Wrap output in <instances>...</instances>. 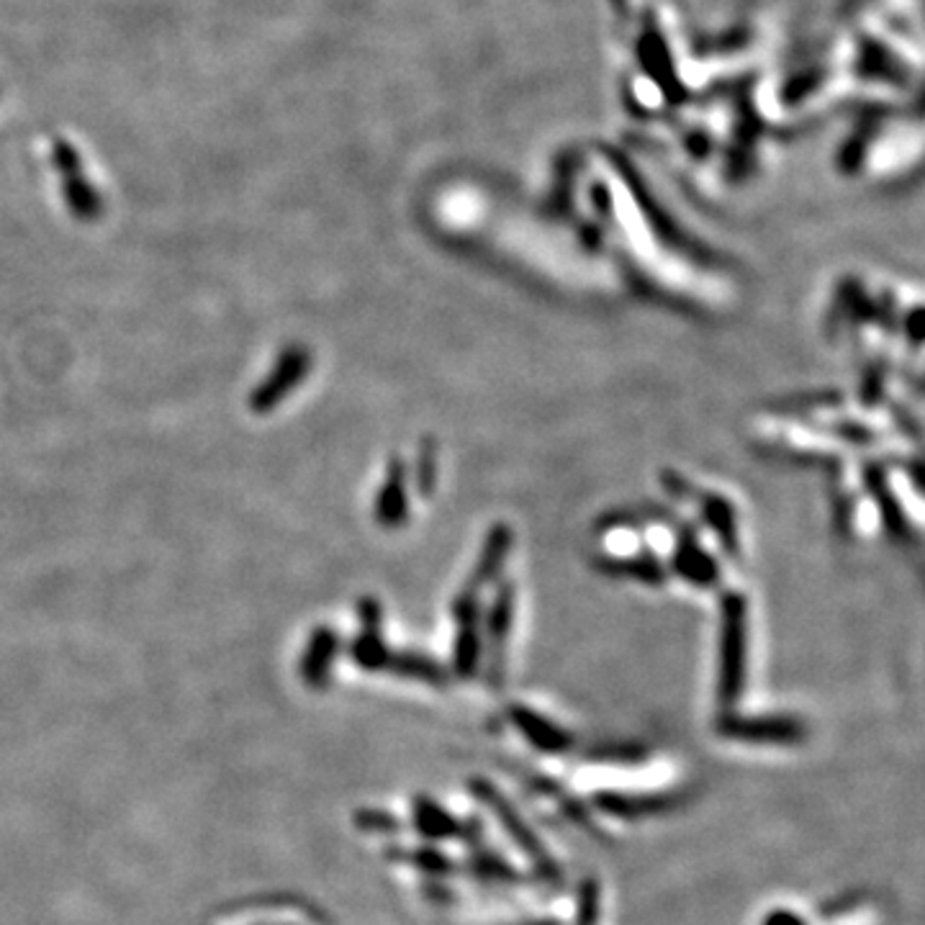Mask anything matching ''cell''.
Returning a JSON list of instances; mask_svg holds the SVG:
<instances>
[{"label":"cell","mask_w":925,"mask_h":925,"mask_svg":"<svg viewBox=\"0 0 925 925\" xmlns=\"http://www.w3.org/2000/svg\"><path fill=\"white\" fill-rule=\"evenodd\" d=\"M470 790H476L478 794H481V797H484L486 802H489L494 813H497V815L501 817V821H505L507 833L512 835V838L519 843V848H522L527 856L535 858V864H538L542 872L556 874V864L550 862L548 854H546V848L540 846L538 835H535V833L530 831V827L525 825L522 817H519V815L515 813V810L507 805V800H501V797H499V792H497V790H491V786H486V784H476V786L470 784Z\"/></svg>","instance_id":"4"},{"label":"cell","mask_w":925,"mask_h":925,"mask_svg":"<svg viewBox=\"0 0 925 925\" xmlns=\"http://www.w3.org/2000/svg\"><path fill=\"white\" fill-rule=\"evenodd\" d=\"M594 805L607 815H620V817H640V815H655L667 813L677 802L667 794H638V797H628V794H614V792H602L594 797Z\"/></svg>","instance_id":"7"},{"label":"cell","mask_w":925,"mask_h":925,"mask_svg":"<svg viewBox=\"0 0 925 925\" xmlns=\"http://www.w3.org/2000/svg\"><path fill=\"white\" fill-rule=\"evenodd\" d=\"M52 162L57 173L62 177L64 199H68L70 209L75 211L78 216H95L101 211V199L91 181L85 177L83 162H80V154L68 140H57L52 148Z\"/></svg>","instance_id":"2"},{"label":"cell","mask_w":925,"mask_h":925,"mask_svg":"<svg viewBox=\"0 0 925 925\" xmlns=\"http://www.w3.org/2000/svg\"><path fill=\"white\" fill-rule=\"evenodd\" d=\"M476 594H460L456 602V614H458V643H456V669L460 677H468L470 671L476 669L478 663V648H481V638H478V624H476Z\"/></svg>","instance_id":"6"},{"label":"cell","mask_w":925,"mask_h":925,"mask_svg":"<svg viewBox=\"0 0 925 925\" xmlns=\"http://www.w3.org/2000/svg\"><path fill=\"white\" fill-rule=\"evenodd\" d=\"M766 925H805V923H802L797 915L790 913V911H776V913L769 915Z\"/></svg>","instance_id":"11"},{"label":"cell","mask_w":925,"mask_h":925,"mask_svg":"<svg viewBox=\"0 0 925 925\" xmlns=\"http://www.w3.org/2000/svg\"><path fill=\"white\" fill-rule=\"evenodd\" d=\"M509 718H512V722L519 728V733H522L538 751L563 753L568 745H571V735H568L563 728L553 725V722H548L546 718L538 715V712L522 708V704L509 710Z\"/></svg>","instance_id":"5"},{"label":"cell","mask_w":925,"mask_h":925,"mask_svg":"<svg viewBox=\"0 0 925 925\" xmlns=\"http://www.w3.org/2000/svg\"><path fill=\"white\" fill-rule=\"evenodd\" d=\"M417 827L429 841H445L460 833V825L429 800H417Z\"/></svg>","instance_id":"10"},{"label":"cell","mask_w":925,"mask_h":925,"mask_svg":"<svg viewBox=\"0 0 925 925\" xmlns=\"http://www.w3.org/2000/svg\"><path fill=\"white\" fill-rule=\"evenodd\" d=\"M745 599L728 594L722 602V638H720V702L730 708L743 692L745 681Z\"/></svg>","instance_id":"1"},{"label":"cell","mask_w":925,"mask_h":925,"mask_svg":"<svg viewBox=\"0 0 925 925\" xmlns=\"http://www.w3.org/2000/svg\"><path fill=\"white\" fill-rule=\"evenodd\" d=\"M512 589L505 587L497 602H494V610L489 617V640H491V663H497V677L501 667V653H505V640L509 636V628H512Z\"/></svg>","instance_id":"9"},{"label":"cell","mask_w":925,"mask_h":925,"mask_svg":"<svg viewBox=\"0 0 925 925\" xmlns=\"http://www.w3.org/2000/svg\"><path fill=\"white\" fill-rule=\"evenodd\" d=\"M718 730L725 738L743 743L790 745L805 738V725L794 718H725Z\"/></svg>","instance_id":"3"},{"label":"cell","mask_w":925,"mask_h":925,"mask_svg":"<svg viewBox=\"0 0 925 925\" xmlns=\"http://www.w3.org/2000/svg\"><path fill=\"white\" fill-rule=\"evenodd\" d=\"M509 542H512V535H509L507 527L505 525L494 527V530L489 532V538H486L484 556H481V561H478L476 576H474V581H470V589H478L484 581H489L497 576L501 563H505Z\"/></svg>","instance_id":"8"}]
</instances>
